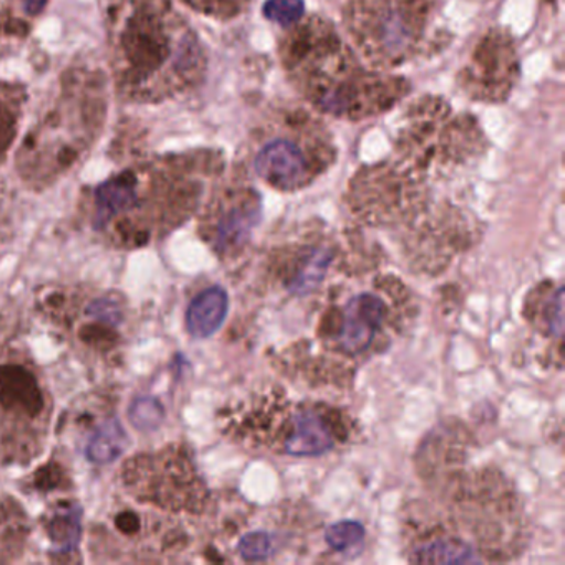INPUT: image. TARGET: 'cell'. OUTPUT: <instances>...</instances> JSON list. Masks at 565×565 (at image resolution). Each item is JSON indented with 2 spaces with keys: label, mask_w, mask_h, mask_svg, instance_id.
Instances as JSON below:
<instances>
[{
  "label": "cell",
  "mask_w": 565,
  "mask_h": 565,
  "mask_svg": "<svg viewBox=\"0 0 565 565\" xmlns=\"http://www.w3.org/2000/svg\"><path fill=\"white\" fill-rule=\"evenodd\" d=\"M108 58L121 100L158 105L203 84V44L171 0H107Z\"/></svg>",
  "instance_id": "6da1fadb"
},
{
  "label": "cell",
  "mask_w": 565,
  "mask_h": 565,
  "mask_svg": "<svg viewBox=\"0 0 565 565\" xmlns=\"http://www.w3.org/2000/svg\"><path fill=\"white\" fill-rule=\"evenodd\" d=\"M279 54L296 90L332 117L353 121L376 117L409 92L405 78L362 67L335 25L317 15L287 29Z\"/></svg>",
  "instance_id": "7a4b0ae2"
},
{
  "label": "cell",
  "mask_w": 565,
  "mask_h": 565,
  "mask_svg": "<svg viewBox=\"0 0 565 565\" xmlns=\"http://www.w3.org/2000/svg\"><path fill=\"white\" fill-rule=\"evenodd\" d=\"M217 150L183 151L150 158L104 181L92 193L94 224L143 243L151 224L174 226L200 203L210 178L223 170Z\"/></svg>",
  "instance_id": "3957f363"
},
{
  "label": "cell",
  "mask_w": 565,
  "mask_h": 565,
  "mask_svg": "<svg viewBox=\"0 0 565 565\" xmlns=\"http://www.w3.org/2000/svg\"><path fill=\"white\" fill-rule=\"evenodd\" d=\"M107 87L100 68L82 64L64 72L15 157L25 184L44 190L90 153L107 120Z\"/></svg>",
  "instance_id": "277c9868"
},
{
  "label": "cell",
  "mask_w": 565,
  "mask_h": 565,
  "mask_svg": "<svg viewBox=\"0 0 565 565\" xmlns=\"http://www.w3.org/2000/svg\"><path fill=\"white\" fill-rule=\"evenodd\" d=\"M486 150L478 121L459 115L441 98L426 97L406 111L395 141L396 163L413 174L465 167Z\"/></svg>",
  "instance_id": "5b68a950"
},
{
  "label": "cell",
  "mask_w": 565,
  "mask_h": 565,
  "mask_svg": "<svg viewBox=\"0 0 565 565\" xmlns=\"http://www.w3.org/2000/svg\"><path fill=\"white\" fill-rule=\"evenodd\" d=\"M436 6L438 0H349L343 21L370 64L393 68L419 55Z\"/></svg>",
  "instance_id": "8992f818"
},
{
  "label": "cell",
  "mask_w": 565,
  "mask_h": 565,
  "mask_svg": "<svg viewBox=\"0 0 565 565\" xmlns=\"http://www.w3.org/2000/svg\"><path fill=\"white\" fill-rule=\"evenodd\" d=\"M337 150L329 130L303 111L287 114L260 141L256 173L279 191L303 190L326 173Z\"/></svg>",
  "instance_id": "52a82bcc"
},
{
  "label": "cell",
  "mask_w": 565,
  "mask_h": 565,
  "mask_svg": "<svg viewBox=\"0 0 565 565\" xmlns=\"http://www.w3.org/2000/svg\"><path fill=\"white\" fill-rule=\"evenodd\" d=\"M422 177L385 161L363 168L350 183L352 211L370 224H390L415 216L426 203Z\"/></svg>",
  "instance_id": "ba28073f"
},
{
  "label": "cell",
  "mask_w": 565,
  "mask_h": 565,
  "mask_svg": "<svg viewBox=\"0 0 565 565\" xmlns=\"http://www.w3.org/2000/svg\"><path fill=\"white\" fill-rule=\"evenodd\" d=\"M518 77L514 39L502 29H491L459 74V85L472 100L499 104L509 97Z\"/></svg>",
  "instance_id": "9c48e42d"
},
{
  "label": "cell",
  "mask_w": 565,
  "mask_h": 565,
  "mask_svg": "<svg viewBox=\"0 0 565 565\" xmlns=\"http://www.w3.org/2000/svg\"><path fill=\"white\" fill-rule=\"evenodd\" d=\"M390 320L392 309L379 292H360L327 316L320 333L330 350L353 359L379 345Z\"/></svg>",
  "instance_id": "30bf717a"
},
{
  "label": "cell",
  "mask_w": 565,
  "mask_h": 565,
  "mask_svg": "<svg viewBox=\"0 0 565 565\" xmlns=\"http://www.w3.org/2000/svg\"><path fill=\"white\" fill-rule=\"evenodd\" d=\"M259 220L260 198L253 188H226L207 211V239L224 256L237 254L249 243Z\"/></svg>",
  "instance_id": "8fae6325"
},
{
  "label": "cell",
  "mask_w": 565,
  "mask_h": 565,
  "mask_svg": "<svg viewBox=\"0 0 565 565\" xmlns=\"http://www.w3.org/2000/svg\"><path fill=\"white\" fill-rule=\"evenodd\" d=\"M340 415L327 406H303L290 419L284 451L290 456H320L343 438Z\"/></svg>",
  "instance_id": "7c38bea8"
},
{
  "label": "cell",
  "mask_w": 565,
  "mask_h": 565,
  "mask_svg": "<svg viewBox=\"0 0 565 565\" xmlns=\"http://www.w3.org/2000/svg\"><path fill=\"white\" fill-rule=\"evenodd\" d=\"M333 253L327 246H310L300 249L299 256L287 269L286 286L297 296L312 292L326 279L332 264Z\"/></svg>",
  "instance_id": "4fadbf2b"
},
{
  "label": "cell",
  "mask_w": 565,
  "mask_h": 565,
  "mask_svg": "<svg viewBox=\"0 0 565 565\" xmlns=\"http://www.w3.org/2000/svg\"><path fill=\"white\" fill-rule=\"evenodd\" d=\"M227 309H230V299L226 290L221 287L203 290L188 309V332L194 339H207L214 335L226 320Z\"/></svg>",
  "instance_id": "5bb4252c"
},
{
  "label": "cell",
  "mask_w": 565,
  "mask_h": 565,
  "mask_svg": "<svg viewBox=\"0 0 565 565\" xmlns=\"http://www.w3.org/2000/svg\"><path fill=\"white\" fill-rule=\"evenodd\" d=\"M28 90L18 82L0 81V163L6 160L21 128Z\"/></svg>",
  "instance_id": "9a60e30c"
},
{
  "label": "cell",
  "mask_w": 565,
  "mask_h": 565,
  "mask_svg": "<svg viewBox=\"0 0 565 565\" xmlns=\"http://www.w3.org/2000/svg\"><path fill=\"white\" fill-rule=\"evenodd\" d=\"M127 433L117 419H108L95 429L87 446V456L98 465H108L120 458L127 448Z\"/></svg>",
  "instance_id": "2e32d148"
},
{
  "label": "cell",
  "mask_w": 565,
  "mask_h": 565,
  "mask_svg": "<svg viewBox=\"0 0 565 565\" xmlns=\"http://www.w3.org/2000/svg\"><path fill=\"white\" fill-rule=\"evenodd\" d=\"M365 541V527L360 522L342 521L329 525L326 531V542L332 551L349 554Z\"/></svg>",
  "instance_id": "e0dca14e"
},
{
  "label": "cell",
  "mask_w": 565,
  "mask_h": 565,
  "mask_svg": "<svg viewBox=\"0 0 565 565\" xmlns=\"http://www.w3.org/2000/svg\"><path fill=\"white\" fill-rule=\"evenodd\" d=\"M183 2L206 18L230 21L243 14L253 0H183Z\"/></svg>",
  "instance_id": "ac0fdd59"
},
{
  "label": "cell",
  "mask_w": 565,
  "mask_h": 565,
  "mask_svg": "<svg viewBox=\"0 0 565 565\" xmlns=\"http://www.w3.org/2000/svg\"><path fill=\"white\" fill-rule=\"evenodd\" d=\"M163 406L151 396H140L130 406V419L140 431H153L163 422Z\"/></svg>",
  "instance_id": "d6986e66"
},
{
  "label": "cell",
  "mask_w": 565,
  "mask_h": 565,
  "mask_svg": "<svg viewBox=\"0 0 565 565\" xmlns=\"http://www.w3.org/2000/svg\"><path fill=\"white\" fill-rule=\"evenodd\" d=\"M241 557L247 562H264L274 555V535L266 531H254L244 535L237 544Z\"/></svg>",
  "instance_id": "ffe728a7"
},
{
  "label": "cell",
  "mask_w": 565,
  "mask_h": 565,
  "mask_svg": "<svg viewBox=\"0 0 565 565\" xmlns=\"http://www.w3.org/2000/svg\"><path fill=\"white\" fill-rule=\"evenodd\" d=\"M264 14L269 21L289 29L302 19L303 2L302 0H267Z\"/></svg>",
  "instance_id": "44dd1931"
},
{
  "label": "cell",
  "mask_w": 565,
  "mask_h": 565,
  "mask_svg": "<svg viewBox=\"0 0 565 565\" xmlns=\"http://www.w3.org/2000/svg\"><path fill=\"white\" fill-rule=\"evenodd\" d=\"M544 319L548 333L561 340L562 333H564V289L562 287H557L548 297L547 306L544 309Z\"/></svg>",
  "instance_id": "7402d4cb"
}]
</instances>
